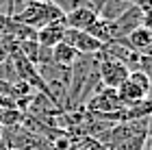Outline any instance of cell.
<instances>
[{"mask_svg":"<svg viewBox=\"0 0 152 150\" xmlns=\"http://www.w3.org/2000/svg\"><path fill=\"white\" fill-rule=\"evenodd\" d=\"M63 15H65V11L61 9L57 2H50V0H28V2H24V4L15 2L13 20H18V22L39 31L41 26H46L50 22L63 20Z\"/></svg>","mask_w":152,"mask_h":150,"instance_id":"6da1fadb","label":"cell"},{"mask_svg":"<svg viewBox=\"0 0 152 150\" xmlns=\"http://www.w3.org/2000/svg\"><path fill=\"white\" fill-rule=\"evenodd\" d=\"M130 70L122 61H117L113 57L102 50L98 52V76H100V85L102 87H109V89H117L122 83H126Z\"/></svg>","mask_w":152,"mask_h":150,"instance_id":"7a4b0ae2","label":"cell"},{"mask_svg":"<svg viewBox=\"0 0 152 150\" xmlns=\"http://www.w3.org/2000/svg\"><path fill=\"white\" fill-rule=\"evenodd\" d=\"M124 109L126 107H124L120 102V98H117V89H109V87H100L85 105V111L100 113V115H113V113L124 111Z\"/></svg>","mask_w":152,"mask_h":150,"instance_id":"3957f363","label":"cell"},{"mask_svg":"<svg viewBox=\"0 0 152 150\" xmlns=\"http://www.w3.org/2000/svg\"><path fill=\"white\" fill-rule=\"evenodd\" d=\"M143 22V11L137 4H133L130 9H126L117 20L111 22V44L113 42H124L135 29H139Z\"/></svg>","mask_w":152,"mask_h":150,"instance_id":"277c9868","label":"cell"},{"mask_svg":"<svg viewBox=\"0 0 152 150\" xmlns=\"http://www.w3.org/2000/svg\"><path fill=\"white\" fill-rule=\"evenodd\" d=\"M63 42L67 46H72L78 54H98L104 48V46H102L98 39H94L87 31H74V29H65Z\"/></svg>","mask_w":152,"mask_h":150,"instance_id":"5b68a950","label":"cell"},{"mask_svg":"<svg viewBox=\"0 0 152 150\" xmlns=\"http://www.w3.org/2000/svg\"><path fill=\"white\" fill-rule=\"evenodd\" d=\"M96 20H98V11L91 7H76V9H67L63 15V26L74 31H87Z\"/></svg>","mask_w":152,"mask_h":150,"instance_id":"8992f818","label":"cell"},{"mask_svg":"<svg viewBox=\"0 0 152 150\" xmlns=\"http://www.w3.org/2000/svg\"><path fill=\"white\" fill-rule=\"evenodd\" d=\"M63 35H65L63 20H59V22H50V24L41 26V29L37 31V44L44 46V48H54L57 44L63 42Z\"/></svg>","mask_w":152,"mask_h":150,"instance_id":"52a82bcc","label":"cell"},{"mask_svg":"<svg viewBox=\"0 0 152 150\" xmlns=\"http://www.w3.org/2000/svg\"><path fill=\"white\" fill-rule=\"evenodd\" d=\"M124 44H126L130 50L139 52V54H152V37H150V33L143 29V26L135 29L126 39H124Z\"/></svg>","mask_w":152,"mask_h":150,"instance_id":"ba28073f","label":"cell"},{"mask_svg":"<svg viewBox=\"0 0 152 150\" xmlns=\"http://www.w3.org/2000/svg\"><path fill=\"white\" fill-rule=\"evenodd\" d=\"M76 59H78V52H76L72 46H67L65 42H61L52 48V63H57L61 67H67V70H70Z\"/></svg>","mask_w":152,"mask_h":150,"instance_id":"9c48e42d","label":"cell"},{"mask_svg":"<svg viewBox=\"0 0 152 150\" xmlns=\"http://www.w3.org/2000/svg\"><path fill=\"white\" fill-rule=\"evenodd\" d=\"M87 33H89L94 39H98L102 46L111 44V22H107V20H102V18L96 20V22L87 29Z\"/></svg>","mask_w":152,"mask_h":150,"instance_id":"30bf717a","label":"cell"},{"mask_svg":"<svg viewBox=\"0 0 152 150\" xmlns=\"http://www.w3.org/2000/svg\"><path fill=\"white\" fill-rule=\"evenodd\" d=\"M146 137L148 133H137V135H130L124 141H120L113 150H146Z\"/></svg>","mask_w":152,"mask_h":150,"instance_id":"8fae6325","label":"cell"},{"mask_svg":"<svg viewBox=\"0 0 152 150\" xmlns=\"http://www.w3.org/2000/svg\"><path fill=\"white\" fill-rule=\"evenodd\" d=\"M128 80H130V83H133L135 87H139V89L146 94V96H150V94H152V85H150L148 76H146V74H143L141 70H133V72L128 74Z\"/></svg>","mask_w":152,"mask_h":150,"instance_id":"7c38bea8","label":"cell"},{"mask_svg":"<svg viewBox=\"0 0 152 150\" xmlns=\"http://www.w3.org/2000/svg\"><path fill=\"white\" fill-rule=\"evenodd\" d=\"M139 70L148 76L150 85H152V54H141V59H139Z\"/></svg>","mask_w":152,"mask_h":150,"instance_id":"4fadbf2b","label":"cell"},{"mask_svg":"<svg viewBox=\"0 0 152 150\" xmlns=\"http://www.w3.org/2000/svg\"><path fill=\"white\" fill-rule=\"evenodd\" d=\"M9 26H11V15H4V13L0 11V35H7Z\"/></svg>","mask_w":152,"mask_h":150,"instance_id":"5bb4252c","label":"cell"},{"mask_svg":"<svg viewBox=\"0 0 152 150\" xmlns=\"http://www.w3.org/2000/svg\"><path fill=\"white\" fill-rule=\"evenodd\" d=\"M141 26H143V29H146V31L150 33V37H152V11L143 13V22H141Z\"/></svg>","mask_w":152,"mask_h":150,"instance_id":"9a60e30c","label":"cell"},{"mask_svg":"<svg viewBox=\"0 0 152 150\" xmlns=\"http://www.w3.org/2000/svg\"><path fill=\"white\" fill-rule=\"evenodd\" d=\"M146 150H152V133H148L146 137Z\"/></svg>","mask_w":152,"mask_h":150,"instance_id":"2e32d148","label":"cell"},{"mask_svg":"<svg viewBox=\"0 0 152 150\" xmlns=\"http://www.w3.org/2000/svg\"><path fill=\"white\" fill-rule=\"evenodd\" d=\"M146 120H148V133H152V113L148 115V118H146Z\"/></svg>","mask_w":152,"mask_h":150,"instance_id":"e0dca14e","label":"cell"},{"mask_svg":"<svg viewBox=\"0 0 152 150\" xmlns=\"http://www.w3.org/2000/svg\"><path fill=\"white\" fill-rule=\"evenodd\" d=\"M15 2H20V4H24V2H28V0H15Z\"/></svg>","mask_w":152,"mask_h":150,"instance_id":"ac0fdd59","label":"cell"}]
</instances>
